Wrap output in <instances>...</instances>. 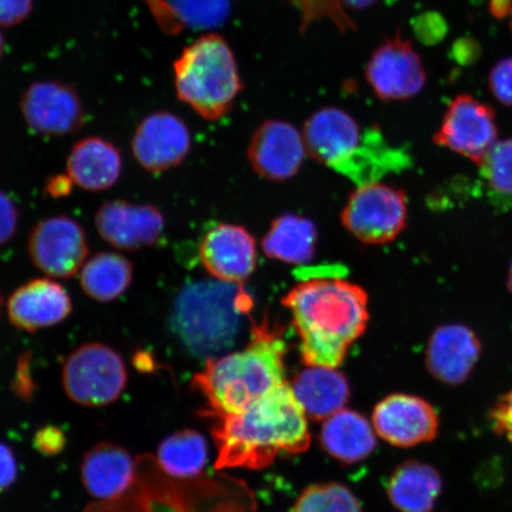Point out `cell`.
I'll list each match as a JSON object with an SVG mask.
<instances>
[{
  "label": "cell",
  "instance_id": "obj_15",
  "mask_svg": "<svg viewBox=\"0 0 512 512\" xmlns=\"http://www.w3.org/2000/svg\"><path fill=\"white\" fill-rule=\"evenodd\" d=\"M364 137L366 131L337 107H325L311 115L303 133L306 152L337 172L360 150Z\"/></svg>",
  "mask_w": 512,
  "mask_h": 512
},
{
  "label": "cell",
  "instance_id": "obj_1",
  "mask_svg": "<svg viewBox=\"0 0 512 512\" xmlns=\"http://www.w3.org/2000/svg\"><path fill=\"white\" fill-rule=\"evenodd\" d=\"M215 415L216 469L261 470L281 453H303L310 446L307 416L287 382L245 411Z\"/></svg>",
  "mask_w": 512,
  "mask_h": 512
},
{
  "label": "cell",
  "instance_id": "obj_25",
  "mask_svg": "<svg viewBox=\"0 0 512 512\" xmlns=\"http://www.w3.org/2000/svg\"><path fill=\"white\" fill-rule=\"evenodd\" d=\"M317 229L305 217L286 214L272 222L262 240L268 258L290 265H304L315 255Z\"/></svg>",
  "mask_w": 512,
  "mask_h": 512
},
{
  "label": "cell",
  "instance_id": "obj_18",
  "mask_svg": "<svg viewBox=\"0 0 512 512\" xmlns=\"http://www.w3.org/2000/svg\"><path fill=\"white\" fill-rule=\"evenodd\" d=\"M200 258L206 270L223 283L240 284L256 267L255 240L247 229L223 223L204 235Z\"/></svg>",
  "mask_w": 512,
  "mask_h": 512
},
{
  "label": "cell",
  "instance_id": "obj_38",
  "mask_svg": "<svg viewBox=\"0 0 512 512\" xmlns=\"http://www.w3.org/2000/svg\"><path fill=\"white\" fill-rule=\"evenodd\" d=\"M27 355L18 362L17 374L15 377L14 390L22 399L31 398L34 393V382L30 377L29 360Z\"/></svg>",
  "mask_w": 512,
  "mask_h": 512
},
{
  "label": "cell",
  "instance_id": "obj_13",
  "mask_svg": "<svg viewBox=\"0 0 512 512\" xmlns=\"http://www.w3.org/2000/svg\"><path fill=\"white\" fill-rule=\"evenodd\" d=\"M94 223L101 239L121 251L155 245L165 227L164 216L156 207L124 200L102 203Z\"/></svg>",
  "mask_w": 512,
  "mask_h": 512
},
{
  "label": "cell",
  "instance_id": "obj_14",
  "mask_svg": "<svg viewBox=\"0 0 512 512\" xmlns=\"http://www.w3.org/2000/svg\"><path fill=\"white\" fill-rule=\"evenodd\" d=\"M131 147L137 162L146 171L158 174L175 168L188 156L190 131L175 114L153 113L147 115L136 128Z\"/></svg>",
  "mask_w": 512,
  "mask_h": 512
},
{
  "label": "cell",
  "instance_id": "obj_32",
  "mask_svg": "<svg viewBox=\"0 0 512 512\" xmlns=\"http://www.w3.org/2000/svg\"><path fill=\"white\" fill-rule=\"evenodd\" d=\"M490 88L502 104L512 106V57L499 61L492 68Z\"/></svg>",
  "mask_w": 512,
  "mask_h": 512
},
{
  "label": "cell",
  "instance_id": "obj_21",
  "mask_svg": "<svg viewBox=\"0 0 512 512\" xmlns=\"http://www.w3.org/2000/svg\"><path fill=\"white\" fill-rule=\"evenodd\" d=\"M123 171V158L117 146L99 137L79 140L67 158V174L86 191L100 192L113 187Z\"/></svg>",
  "mask_w": 512,
  "mask_h": 512
},
{
  "label": "cell",
  "instance_id": "obj_11",
  "mask_svg": "<svg viewBox=\"0 0 512 512\" xmlns=\"http://www.w3.org/2000/svg\"><path fill=\"white\" fill-rule=\"evenodd\" d=\"M373 427L388 444L412 448L437 438L440 418L431 403L420 396L396 393L377 403Z\"/></svg>",
  "mask_w": 512,
  "mask_h": 512
},
{
  "label": "cell",
  "instance_id": "obj_41",
  "mask_svg": "<svg viewBox=\"0 0 512 512\" xmlns=\"http://www.w3.org/2000/svg\"><path fill=\"white\" fill-rule=\"evenodd\" d=\"M377 0H341V3L349 6V8L356 10H363L370 8L371 5H374Z\"/></svg>",
  "mask_w": 512,
  "mask_h": 512
},
{
  "label": "cell",
  "instance_id": "obj_24",
  "mask_svg": "<svg viewBox=\"0 0 512 512\" xmlns=\"http://www.w3.org/2000/svg\"><path fill=\"white\" fill-rule=\"evenodd\" d=\"M375 434L366 416L343 408L325 420L320 432V443L339 462L355 464L373 453L376 447Z\"/></svg>",
  "mask_w": 512,
  "mask_h": 512
},
{
  "label": "cell",
  "instance_id": "obj_28",
  "mask_svg": "<svg viewBox=\"0 0 512 512\" xmlns=\"http://www.w3.org/2000/svg\"><path fill=\"white\" fill-rule=\"evenodd\" d=\"M479 168L490 202L498 209L512 208V139L492 146Z\"/></svg>",
  "mask_w": 512,
  "mask_h": 512
},
{
  "label": "cell",
  "instance_id": "obj_30",
  "mask_svg": "<svg viewBox=\"0 0 512 512\" xmlns=\"http://www.w3.org/2000/svg\"><path fill=\"white\" fill-rule=\"evenodd\" d=\"M171 16L181 27L215 29L220 27L229 14L230 0H170Z\"/></svg>",
  "mask_w": 512,
  "mask_h": 512
},
{
  "label": "cell",
  "instance_id": "obj_19",
  "mask_svg": "<svg viewBox=\"0 0 512 512\" xmlns=\"http://www.w3.org/2000/svg\"><path fill=\"white\" fill-rule=\"evenodd\" d=\"M73 311L68 291L56 281H29L11 294L8 315L17 329L35 332L64 322Z\"/></svg>",
  "mask_w": 512,
  "mask_h": 512
},
{
  "label": "cell",
  "instance_id": "obj_31",
  "mask_svg": "<svg viewBox=\"0 0 512 512\" xmlns=\"http://www.w3.org/2000/svg\"><path fill=\"white\" fill-rule=\"evenodd\" d=\"M302 12V31L304 32L313 22L329 19L341 31L355 28L347 12L343 10L341 0H298Z\"/></svg>",
  "mask_w": 512,
  "mask_h": 512
},
{
  "label": "cell",
  "instance_id": "obj_44",
  "mask_svg": "<svg viewBox=\"0 0 512 512\" xmlns=\"http://www.w3.org/2000/svg\"><path fill=\"white\" fill-rule=\"evenodd\" d=\"M2 306H3V297H2V293H0V311H2Z\"/></svg>",
  "mask_w": 512,
  "mask_h": 512
},
{
  "label": "cell",
  "instance_id": "obj_2",
  "mask_svg": "<svg viewBox=\"0 0 512 512\" xmlns=\"http://www.w3.org/2000/svg\"><path fill=\"white\" fill-rule=\"evenodd\" d=\"M283 305L291 312L306 366H341L369 322L367 292L343 279L304 281L287 293Z\"/></svg>",
  "mask_w": 512,
  "mask_h": 512
},
{
  "label": "cell",
  "instance_id": "obj_29",
  "mask_svg": "<svg viewBox=\"0 0 512 512\" xmlns=\"http://www.w3.org/2000/svg\"><path fill=\"white\" fill-rule=\"evenodd\" d=\"M292 512H362L360 501L342 484L311 485L294 504Z\"/></svg>",
  "mask_w": 512,
  "mask_h": 512
},
{
  "label": "cell",
  "instance_id": "obj_22",
  "mask_svg": "<svg viewBox=\"0 0 512 512\" xmlns=\"http://www.w3.org/2000/svg\"><path fill=\"white\" fill-rule=\"evenodd\" d=\"M292 390L307 418L326 420L347 405L350 386L336 368L309 366L293 380Z\"/></svg>",
  "mask_w": 512,
  "mask_h": 512
},
{
  "label": "cell",
  "instance_id": "obj_16",
  "mask_svg": "<svg viewBox=\"0 0 512 512\" xmlns=\"http://www.w3.org/2000/svg\"><path fill=\"white\" fill-rule=\"evenodd\" d=\"M304 138L285 121L262 124L248 146V160L261 177L284 182L300 170L306 156Z\"/></svg>",
  "mask_w": 512,
  "mask_h": 512
},
{
  "label": "cell",
  "instance_id": "obj_9",
  "mask_svg": "<svg viewBox=\"0 0 512 512\" xmlns=\"http://www.w3.org/2000/svg\"><path fill=\"white\" fill-rule=\"evenodd\" d=\"M30 130L42 136H67L86 124V112L76 89L61 81L32 83L19 102Z\"/></svg>",
  "mask_w": 512,
  "mask_h": 512
},
{
  "label": "cell",
  "instance_id": "obj_6",
  "mask_svg": "<svg viewBox=\"0 0 512 512\" xmlns=\"http://www.w3.org/2000/svg\"><path fill=\"white\" fill-rule=\"evenodd\" d=\"M127 384V370L118 351L99 342L86 343L67 357L62 386L78 405L99 408L120 398Z\"/></svg>",
  "mask_w": 512,
  "mask_h": 512
},
{
  "label": "cell",
  "instance_id": "obj_5",
  "mask_svg": "<svg viewBox=\"0 0 512 512\" xmlns=\"http://www.w3.org/2000/svg\"><path fill=\"white\" fill-rule=\"evenodd\" d=\"M174 70L178 99L210 121L232 108L243 87L233 50L216 34L202 36L185 48Z\"/></svg>",
  "mask_w": 512,
  "mask_h": 512
},
{
  "label": "cell",
  "instance_id": "obj_12",
  "mask_svg": "<svg viewBox=\"0 0 512 512\" xmlns=\"http://www.w3.org/2000/svg\"><path fill=\"white\" fill-rule=\"evenodd\" d=\"M367 80L380 99L407 100L425 87L427 75L412 43L400 36L381 44L371 55Z\"/></svg>",
  "mask_w": 512,
  "mask_h": 512
},
{
  "label": "cell",
  "instance_id": "obj_43",
  "mask_svg": "<svg viewBox=\"0 0 512 512\" xmlns=\"http://www.w3.org/2000/svg\"><path fill=\"white\" fill-rule=\"evenodd\" d=\"M508 287H509L510 292L512 293V264H511L510 272H509Z\"/></svg>",
  "mask_w": 512,
  "mask_h": 512
},
{
  "label": "cell",
  "instance_id": "obj_37",
  "mask_svg": "<svg viewBox=\"0 0 512 512\" xmlns=\"http://www.w3.org/2000/svg\"><path fill=\"white\" fill-rule=\"evenodd\" d=\"M18 476V467L15 453L11 448L0 443V492L8 490L14 485Z\"/></svg>",
  "mask_w": 512,
  "mask_h": 512
},
{
  "label": "cell",
  "instance_id": "obj_4",
  "mask_svg": "<svg viewBox=\"0 0 512 512\" xmlns=\"http://www.w3.org/2000/svg\"><path fill=\"white\" fill-rule=\"evenodd\" d=\"M252 307L238 284L201 281L179 293L172 325L192 355L211 360L233 347Z\"/></svg>",
  "mask_w": 512,
  "mask_h": 512
},
{
  "label": "cell",
  "instance_id": "obj_42",
  "mask_svg": "<svg viewBox=\"0 0 512 512\" xmlns=\"http://www.w3.org/2000/svg\"><path fill=\"white\" fill-rule=\"evenodd\" d=\"M4 53V37L2 31H0V59H2Z\"/></svg>",
  "mask_w": 512,
  "mask_h": 512
},
{
  "label": "cell",
  "instance_id": "obj_17",
  "mask_svg": "<svg viewBox=\"0 0 512 512\" xmlns=\"http://www.w3.org/2000/svg\"><path fill=\"white\" fill-rule=\"evenodd\" d=\"M482 354L476 332L463 324L438 326L428 338L425 361L435 380L459 386L469 379Z\"/></svg>",
  "mask_w": 512,
  "mask_h": 512
},
{
  "label": "cell",
  "instance_id": "obj_23",
  "mask_svg": "<svg viewBox=\"0 0 512 512\" xmlns=\"http://www.w3.org/2000/svg\"><path fill=\"white\" fill-rule=\"evenodd\" d=\"M443 478L434 466L407 460L387 483L390 503L400 512H432L443 492Z\"/></svg>",
  "mask_w": 512,
  "mask_h": 512
},
{
  "label": "cell",
  "instance_id": "obj_34",
  "mask_svg": "<svg viewBox=\"0 0 512 512\" xmlns=\"http://www.w3.org/2000/svg\"><path fill=\"white\" fill-rule=\"evenodd\" d=\"M18 208L8 194L0 190V247L6 245L17 233Z\"/></svg>",
  "mask_w": 512,
  "mask_h": 512
},
{
  "label": "cell",
  "instance_id": "obj_27",
  "mask_svg": "<svg viewBox=\"0 0 512 512\" xmlns=\"http://www.w3.org/2000/svg\"><path fill=\"white\" fill-rule=\"evenodd\" d=\"M160 466L169 475L189 478L200 475L208 462V444L203 435L185 430L164 439L158 448Z\"/></svg>",
  "mask_w": 512,
  "mask_h": 512
},
{
  "label": "cell",
  "instance_id": "obj_39",
  "mask_svg": "<svg viewBox=\"0 0 512 512\" xmlns=\"http://www.w3.org/2000/svg\"><path fill=\"white\" fill-rule=\"evenodd\" d=\"M73 184L68 176H54L49 179L44 190L54 198L66 197L72 191Z\"/></svg>",
  "mask_w": 512,
  "mask_h": 512
},
{
  "label": "cell",
  "instance_id": "obj_26",
  "mask_svg": "<svg viewBox=\"0 0 512 512\" xmlns=\"http://www.w3.org/2000/svg\"><path fill=\"white\" fill-rule=\"evenodd\" d=\"M82 291L99 303H111L130 288L132 262L123 255L101 252L87 259L80 271Z\"/></svg>",
  "mask_w": 512,
  "mask_h": 512
},
{
  "label": "cell",
  "instance_id": "obj_3",
  "mask_svg": "<svg viewBox=\"0 0 512 512\" xmlns=\"http://www.w3.org/2000/svg\"><path fill=\"white\" fill-rule=\"evenodd\" d=\"M251 342L232 354L211 358L194 379L215 414H236L286 382V342L268 320L254 324Z\"/></svg>",
  "mask_w": 512,
  "mask_h": 512
},
{
  "label": "cell",
  "instance_id": "obj_8",
  "mask_svg": "<svg viewBox=\"0 0 512 512\" xmlns=\"http://www.w3.org/2000/svg\"><path fill=\"white\" fill-rule=\"evenodd\" d=\"M29 258L43 274L55 279H70L79 274L89 256L85 230L66 215L47 217L31 230Z\"/></svg>",
  "mask_w": 512,
  "mask_h": 512
},
{
  "label": "cell",
  "instance_id": "obj_45",
  "mask_svg": "<svg viewBox=\"0 0 512 512\" xmlns=\"http://www.w3.org/2000/svg\"><path fill=\"white\" fill-rule=\"evenodd\" d=\"M511 27H512V23H511Z\"/></svg>",
  "mask_w": 512,
  "mask_h": 512
},
{
  "label": "cell",
  "instance_id": "obj_33",
  "mask_svg": "<svg viewBox=\"0 0 512 512\" xmlns=\"http://www.w3.org/2000/svg\"><path fill=\"white\" fill-rule=\"evenodd\" d=\"M489 420L492 430L512 444V389L496 401Z\"/></svg>",
  "mask_w": 512,
  "mask_h": 512
},
{
  "label": "cell",
  "instance_id": "obj_36",
  "mask_svg": "<svg viewBox=\"0 0 512 512\" xmlns=\"http://www.w3.org/2000/svg\"><path fill=\"white\" fill-rule=\"evenodd\" d=\"M34 0H0V27L11 28L25 21Z\"/></svg>",
  "mask_w": 512,
  "mask_h": 512
},
{
  "label": "cell",
  "instance_id": "obj_40",
  "mask_svg": "<svg viewBox=\"0 0 512 512\" xmlns=\"http://www.w3.org/2000/svg\"><path fill=\"white\" fill-rule=\"evenodd\" d=\"M490 10L498 19L512 16V0H490Z\"/></svg>",
  "mask_w": 512,
  "mask_h": 512
},
{
  "label": "cell",
  "instance_id": "obj_10",
  "mask_svg": "<svg viewBox=\"0 0 512 512\" xmlns=\"http://www.w3.org/2000/svg\"><path fill=\"white\" fill-rule=\"evenodd\" d=\"M497 136L495 112L470 95H459L448 107L434 142L479 165Z\"/></svg>",
  "mask_w": 512,
  "mask_h": 512
},
{
  "label": "cell",
  "instance_id": "obj_20",
  "mask_svg": "<svg viewBox=\"0 0 512 512\" xmlns=\"http://www.w3.org/2000/svg\"><path fill=\"white\" fill-rule=\"evenodd\" d=\"M136 464L125 448L102 441L88 450L81 464V479L89 495L100 501H117L132 488Z\"/></svg>",
  "mask_w": 512,
  "mask_h": 512
},
{
  "label": "cell",
  "instance_id": "obj_7",
  "mask_svg": "<svg viewBox=\"0 0 512 512\" xmlns=\"http://www.w3.org/2000/svg\"><path fill=\"white\" fill-rule=\"evenodd\" d=\"M405 192L388 185H362L349 198L342 223L356 239L368 245L392 242L406 227Z\"/></svg>",
  "mask_w": 512,
  "mask_h": 512
},
{
  "label": "cell",
  "instance_id": "obj_35",
  "mask_svg": "<svg viewBox=\"0 0 512 512\" xmlns=\"http://www.w3.org/2000/svg\"><path fill=\"white\" fill-rule=\"evenodd\" d=\"M34 445L43 456H57L67 445L66 434L56 426L42 427L35 434Z\"/></svg>",
  "mask_w": 512,
  "mask_h": 512
}]
</instances>
